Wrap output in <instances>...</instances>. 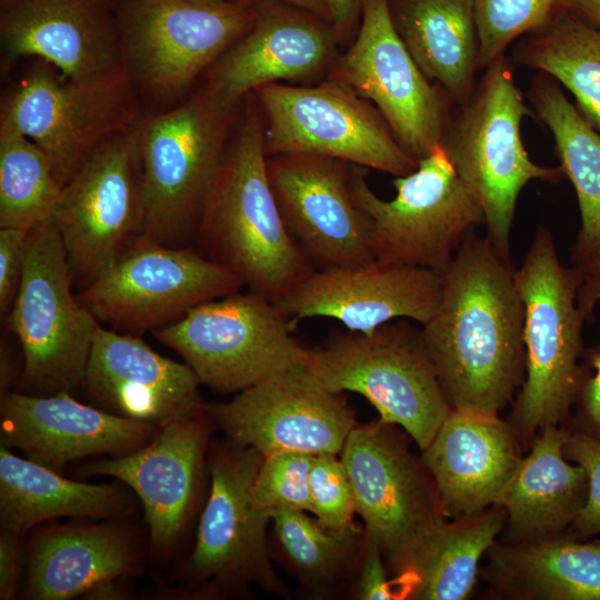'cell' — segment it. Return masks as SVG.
<instances>
[{"label":"cell","instance_id":"obj_19","mask_svg":"<svg viewBox=\"0 0 600 600\" xmlns=\"http://www.w3.org/2000/svg\"><path fill=\"white\" fill-rule=\"evenodd\" d=\"M352 166L311 153L267 157L268 178L283 221L316 269L374 259L368 219L352 198Z\"/></svg>","mask_w":600,"mask_h":600},{"label":"cell","instance_id":"obj_43","mask_svg":"<svg viewBox=\"0 0 600 600\" xmlns=\"http://www.w3.org/2000/svg\"><path fill=\"white\" fill-rule=\"evenodd\" d=\"M599 300L600 286L578 292V302L586 319L591 317L593 307ZM591 364L596 373L583 380L579 396L587 417L600 430V352L592 354Z\"/></svg>","mask_w":600,"mask_h":600},{"label":"cell","instance_id":"obj_24","mask_svg":"<svg viewBox=\"0 0 600 600\" xmlns=\"http://www.w3.org/2000/svg\"><path fill=\"white\" fill-rule=\"evenodd\" d=\"M251 29L216 63L206 89L233 109L246 94L314 74L330 60L338 38L330 22L273 0H257Z\"/></svg>","mask_w":600,"mask_h":600},{"label":"cell","instance_id":"obj_42","mask_svg":"<svg viewBox=\"0 0 600 600\" xmlns=\"http://www.w3.org/2000/svg\"><path fill=\"white\" fill-rule=\"evenodd\" d=\"M29 231L0 228V312L8 316L17 297Z\"/></svg>","mask_w":600,"mask_h":600},{"label":"cell","instance_id":"obj_1","mask_svg":"<svg viewBox=\"0 0 600 600\" xmlns=\"http://www.w3.org/2000/svg\"><path fill=\"white\" fill-rule=\"evenodd\" d=\"M422 338L451 409L498 416L526 368L524 309L509 256L467 234Z\"/></svg>","mask_w":600,"mask_h":600},{"label":"cell","instance_id":"obj_14","mask_svg":"<svg viewBox=\"0 0 600 600\" xmlns=\"http://www.w3.org/2000/svg\"><path fill=\"white\" fill-rule=\"evenodd\" d=\"M132 81L129 72L80 82L36 68L2 103L0 128L37 144L63 188L106 139L140 122Z\"/></svg>","mask_w":600,"mask_h":600},{"label":"cell","instance_id":"obj_49","mask_svg":"<svg viewBox=\"0 0 600 600\" xmlns=\"http://www.w3.org/2000/svg\"><path fill=\"white\" fill-rule=\"evenodd\" d=\"M86 596L93 599H119L121 591L119 590L116 580H110L91 589Z\"/></svg>","mask_w":600,"mask_h":600},{"label":"cell","instance_id":"obj_5","mask_svg":"<svg viewBox=\"0 0 600 600\" xmlns=\"http://www.w3.org/2000/svg\"><path fill=\"white\" fill-rule=\"evenodd\" d=\"M307 366L330 391L364 397L380 420L401 427L421 451L451 411L421 327L409 319L370 333L336 336L327 347L309 350Z\"/></svg>","mask_w":600,"mask_h":600},{"label":"cell","instance_id":"obj_29","mask_svg":"<svg viewBox=\"0 0 600 600\" xmlns=\"http://www.w3.org/2000/svg\"><path fill=\"white\" fill-rule=\"evenodd\" d=\"M396 29L414 61L452 101L472 94L479 69L473 0H388Z\"/></svg>","mask_w":600,"mask_h":600},{"label":"cell","instance_id":"obj_27","mask_svg":"<svg viewBox=\"0 0 600 600\" xmlns=\"http://www.w3.org/2000/svg\"><path fill=\"white\" fill-rule=\"evenodd\" d=\"M569 434L548 426L521 458L494 506L507 516L509 539L532 542L551 538L572 524L588 494V477L563 454Z\"/></svg>","mask_w":600,"mask_h":600},{"label":"cell","instance_id":"obj_34","mask_svg":"<svg viewBox=\"0 0 600 600\" xmlns=\"http://www.w3.org/2000/svg\"><path fill=\"white\" fill-rule=\"evenodd\" d=\"M513 57L569 90L577 110L600 134V28L567 12L529 34Z\"/></svg>","mask_w":600,"mask_h":600},{"label":"cell","instance_id":"obj_21","mask_svg":"<svg viewBox=\"0 0 600 600\" xmlns=\"http://www.w3.org/2000/svg\"><path fill=\"white\" fill-rule=\"evenodd\" d=\"M441 291V272L373 259L316 269L277 303L294 324L322 317L338 320L348 331L370 333L397 319L426 324L438 308Z\"/></svg>","mask_w":600,"mask_h":600},{"label":"cell","instance_id":"obj_28","mask_svg":"<svg viewBox=\"0 0 600 600\" xmlns=\"http://www.w3.org/2000/svg\"><path fill=\"white\" fill-rule=\"evenodd\" d=\"M129 538L110 526L50 528L33 542L26 594L33 600H66L136 569Z\"/></svg>","mask_w":600,"mask_h":600},{"label":"cell","instance_id":"obj_17","mask_svg":"<svg viewBox=\"0 0 600 600\" xmlns=\"http://www.w3.org/2000/svg\"><path fill=\"white\" fill-rule=\"evenodd\" d=\"M208 410L229 444L254 448L263 456L338 454L357 424L342 393L327 389L307 363L273 374Z\"/></svg>","mask_w":600,"mask_h":600},{"label":"cell","instance_id":"obj_3","mask_svg":"<svg viewBox=\"0 0 600 600\" xmlns=\"http://www.w3.org/2000/svg\"><path fill=\"white\" fill-rule=\"evenodd\" d=\"M581 281L580 269L561 262L551 230L540 226L516 270L524 309L526 379L510 420L524 440L557 426L580 393L578 359L586 320L578 302Z\"/></svg>","mask_w":600,"mask_h":600},{"label":"cell","instance_id":"obj_41","mask_svg":"<svg viewBox=\"0 0 600 600\" xmlns=\"http://www.w3.org/2000/svg\"><path fill=\"white\" fill-rule=\"evenodd\" d=\"M382 557L379 541L364 530L361 568L356 588L358 599L391 600L403 598L396 579H388Z\"/></svg>","mask_w":600,"mask_h":600},{"label":"cell","instance_id":"obj_10","mask_svg":"<svg viewBox=\"0 0 600 600\" xmlns=\"http://www.w3.org/2000/svg\"><path fill=\"white\" fill-rule=\"evenodd\" d=\"M243 287L237 273L200 251L140 234L77 298L101 326L139 336Z\"/></svg>","mask_w":600,"mask_h":600},{"label":"cell","instance_id":"obj_39","mask_svg":"<svg viewBox=\"0 0 600 600\" xmlns=\"http://www.w3.org/2000/svg\"><path fill=\"white\" fill-rule=\"evenodd\" d=\"M311 513L323 526L340 529L352 523L356 511L344 466L333 453L312 457L309 478Z\"/></svg>","mask_w":600,"mask_h":600},{"label":"cell","instance_id":"obj_46","mask_svg":"<svg viewBox=\"0 0 600 600\" xmlns=\"http://www.w3.org/2000/svg\"><path fill=\"white\" fill-rule=\"evenodd\" d=\"M581 272L580 290L600 286V249L580 264H576Z\"/></svg>","mask_w":600,"mask_h":600},{"label":"cell","instance_id":"obj_11","mask_svg":"<svg viewBox=\"0 0 600 600\" xmlns=\"http://www.w3.org/2000/svg\"><path fill=\"white\" fill-rule=\"evenodd\" d=\"M267 157L311 153L399 177L418 161L378 110L336 79L316 87L270 83L254 91Z\"/></svg>","mask_w":600,"mask_h":600},{"label":"cell","instance_id":"obj_20","mask_svg":"<svg viewBox=\"0 0 600 600\" xmlns=\"http://www.w3.org/2000/svg\"><path fill=\"white\" fill-rule=\"evenodd\" d=\"M263 454L229 444L210 460L211 490L201 514L190 570L199 580L258 583L280 592L270 564L267 527L271 516L253 499L252 487Z\"/></svg>","mask_w":600,"mask_h":600},{"label":"cell","instance_id":"obj_16","mask_svg":"<svg viewBox=\"0 0 600 600\" xmlns=\"http://www.w3.org/2000/svg\"><path fill=\"white\" fill-rule=\"evenodd\" d=\"M332 79L371 101L417 161L442 143L451 99L414 61L396 29L388 0H364L357 37Z\"/></svg>","mask_w":600,"mask_h":600},{"label":"cell","instance_id":"obj_23","mask_svg":"<svg viewBox=\"0 0 600 600\" xmlns=\"http://www.w3.org/2000/svg\"><path fill=\"white\" fill-rule=\"evenodd\" d=\"M187 363L152 350L139 336L99 326L81 386L106 411L162 428L204 409Z\"/></svg>","mask_w":600,"mask_h":600},{"label":"cell","instance_id":"obj_18","mask_svg":"<svg viewBox=\"0 0 600 600\" xmlns=\"http://www.w3.org/2000/svg\"><path fill=\"white\" fill-rule=\"evenodd\" d=\"M116 0H0L1 69L37 57L73 81L128 73Z\"/></svg>","mask_w":600,"mask_h":600},{"label":"cell","instance_id":"obj_25","mask_svg":"<svg viewBox=\"0 0 600 600\" xmlns=\"http://www.w3.org/2000/svg\"><path fill=\"white\" fill-rule=\"evenodd\" d=\"M208 406L162 427L141 448L86 466L82 474L120 480L140 499L154 549L171 547L196 497L208 439Z\"/></svg>","mask_w":600,"mask_h":600},{"label":"cell","instance_id":"obj_48","mask_svg":"<svg viewBox=\"0 0 600 600\" xmlns=\"http://www.w3.org/2000/svg\"><path fill=\"white\" fill-rule=\"evenodd\" d=\"M293 6L307 12H310L323 20L330 22L329 10L324 0H273Z\"/></svg>","mask_w":600,"mask_h":600},{"label":"cell","instance_id":"obj_40","mask_svg":"<svg viewBox=\"0 0 600 600\" xmlns=\"http://www.w3.org/2000/svg\"><path fill=\"white\" fill-rule=\"evenodd\" d=\"M567 459L580 464L588 477L587 500L572 522L581 537L600 533V440L588 434L576 433L568 437L563 446Z\"/></svg>","mask_w":600,"mask_h":600},{"label":"cell","instance_id":"obj_30","mask_svg":"<svg viewBox=\"0 0 600 600\" xmlns=\"http://www.w3.org/2000/svg\"><path fill=\"white\" fill-rule=\"evenodd\" d=\"M130 508L116 483L91 484L66 479L53 469L13 454L0 446L1 529L22 536L54 518H106Z\"/></svg>","mask_w":600,"mask_h":600},{"label":"cell","instance_id":"obj_9","mask_svg":"<svg viewBox=\"0 0 600 600\" xmlns=\"http://www.w3.org/2000/svg\"><path fill=\"white\" fill-rule=\"evenodd\" d=\"M294 326L277 302L248 289L198 304L152 334L201 384L231 393L307 363L309 350L292 337Z\"/></svg>","mask_w":600,"mask_h":600},{"label":"cell","instance_id":"obj_2","mask_svg":"<svg viewBox=\"0 0 600 600\" xmlns=\"http://www.w3.org/2000/svg\"><path fill=\"white\" fill-rule=\"evenodd\" d=\"M196 237L203 256L273 302L316 270L287 228L271 189L258 103L249 104L227 146L207 191Z\"/></svg>","mask_w":600,"mask_h":600},{"label":"cell","instance_id":"obj_37","mask_svg":"<svg viewBox=\"0 0 600 600\" xmlns=\"http://www.w3.org/2000/svg\"><path fill=\"white\" fill-rule=\"evenodd\" d=\"M571 0H473L479 69L504 56L524 34L539 32L569 12Z\"/></svg>","mask_w":600,"mask_h":600},{"label":"cell","instance_id":"obj_47","mask_svg":"<svg viewBox=\"0 0 600 600\" xmlns=\"http://www.w3.org/2000/svg\"><path fill=\"white\" fill-rule=\"evenodd\" d=\"M569 12L600 28V0H571Z\"/></svg>","mask_w":600,"mask_h":600},{"label":"cell","instance_id":"obj_35","mask_svg":"<svg viewBox=\"0 0 600 600\" xmlns=\"http://www.w3.org/2000/svg\"><path fill=\"white\" fill-rule=\"evenodd\" d=\"M62 187L29 138L0 128V228L32 230L53 219Z\"/></svg>","mask_w":600,"mask_h":600},{"label":"cell","instance_id":"obj_6","mask_svg":"<svg viewBox=\"0 0 600 600\" xmlns=\"http://www.w3.org/2000/svg\"><path fill=\"white\" fill-rule=\"evenodd\" d=\"M232 110L204 88L174 109L140 121L142 236L182 246L196 234L228 146Z\"/></svg>","mask_w":600,"mask_h":600},{"label":"cell","instance_id":"obj_12","mask_svg":"<svg viewBox=\"0 0 600 600\" xmlns=\"http://www.w3.org/2000/svg\"><path fill=\"white\" fill-rule=\"evenodd\" d=\"M254 0H127L119 22L128 72L153 93L176 96L253 26Z\"/></svg>","mask_w":600,"mask_h":600},{"label":"cell","instance_id":"obj_7","mask_svg":"<svg viewBox=\"0 0 600 600\" xmlns=\"http://www.w3.org/2000/svg\"><path fill=\"white\" fill-rule=\"evenodd\" d=\"M367 170L352 166L351 192L369 222L374 259L442 272L463 239L484 222L482 207L459 177L442 143L392 181L396 196L378 197Z\"/></svg>","mask_w":600,"mask_h":600},{"label":"cell","instance_id":"obj_36","mask_svg":"<svg viewBox=\"0 0 600 600\" xmlns=\"http://www.w3.org/2000/svg\"><path fill=\"white\" fill-rule=\"evenodd\" d=\"M271 522L283 558L312 589L332 584L350 564L360 542L361 531L353 523L328 528L300 510H277Z\"/></svg>","mask_w":600,"mask_h":600},{"label":"cell","instance_id":"obj_8","mask_svg":"<svg viewBox=\"0 0 600 600\" xmlns=\"http://www.w3.org/2000/svg\"><path fill=\"white\" fill-rule=\"evenodd\" d=\"M73 289L53 222L30 230L20 287L7 316L23 356L21 392L49 396L81 384L100 323Z\"/></svg>","mask_w":600,"mask_h":600},{"label":"cell","instance_id":"obj_44","mask_svg":"<svg viewBox=\"0 0 600 600\" xmlns=\"http://www.w3.org/2000/svg\"><path fill=\"white\" fill-rule=\"evenodd\" d=\"M21 536L1 529L0 533V599L16 598L19 581Z\"/></svg>","mask_w":600,"mask_h":600},{"label":"cell","instance_id":"obj_15","mask_svg":"<svg viewBox=\"0 0 600 600\" xmlns=\"http://www.w3.org/2000/svg\"><path fill=\"white\" fill-rule=\"evenodd\" d=\"M392 427L382 420L356 424L340 453L364 530L398 576L446 516L422 459Z\"/></svg>","mask_w":600,"mask_h":600},{"label":"cell","instance_id":"obj_33","mask_svg":"<svg viewBox=\"0 0 600 600\" xmlns=\"http://www.w3.org/2000/svg\"><path fill=\"white\" fill-rule=\"evenodd\" d=\"M528 97L552 133L560 168L578 198L581 229L572 259L580 264L600 249V134L551 77H534Z\"/></svg>","mask_w":600,"mask_h":600},{"label":"cell","instance_id":"obj_13","mask_svg":"<svg viewBox=\"0 0 600 600\" xmlns=\"http://www.w3.org/2000/svg\"><path fill=\"white\" fill-rule=\"evenodd\" d=\"M139 124L106 139L61 190L52 222L78 291L142 233Z\"/></svg>","mask_w":600,"mask_h":600},{"label":"cell","instance_id":"obj_31","mask_svg":"<svg viewBox=\"0 0 600 600\" xmlns=\"http://www.w3.org/2000/svg\"><path fill=\"white\" fill-rule=\"evenodd\" d=\"M484 578L503 596L530 600H600V544L561 539L489 549Z\"/></svg>","mask_w":600,"mask_h":600},{"label":"cell","instance_id":"obj_22","mask_svg":"<svg viewBox=\"0 0 600 600\" xmlns=\"http://www.w3.org/2000/svg\"><path fill=\"white\" fill-rule=\"evenodd\" d=\"M1 444L53 470L92 454H124L161 428L80 403L70 392H6L0 406Z\"/></svg>","mask_w":600,"mask_h":600},{"label":"cell","instance_id":"obj_4","mask_svg":"<svg viewBox=\"0 0 600 600\" xmlns=\"http://www.w3.org/2000/svg\"><path fill=\"white\" fill-rule=\"evenodd\" d=\"M530 111L502 56L484 69L442 141L459 177L482 207L487 237L506 256L521 190L532 180L556 183L564 176L560 167L530 159L520 132Z\"/></svg>","mask_w":600,"mask_h":600},{"label":"cell","instance_id":"obj_45","mask_svg":"<svg viewBox=\"0 0 600 600\" xmlns=\"http://www.w3.org/2000/svg\"><path fill=\"white\" fill-rule=\"evenodd\" d=\"M329 10L330 24L338 41L344 39L361 18L364 0H324Z\"/></svg>","mask_w":600,"mask_h":600},{"label":"cell","instance_id":"obj_26","mask_svg":"<svg viewBox=\"0 0 600 600\" xmlns=\"http://www.w3.org/2000/svg\"><path fill=\"white\" fill-rule=\"evenodd\" d=\"M421 459L443 514L457 519L494 506L521 456L514 431L498 416L451 409Z\"/></svg>","mask_w":600,"mask_h":600},{"label":"cell","instance_id":"obj_32","mask_svg":"<svg viewBox=\"0 0 600 600\" xmlns=\"http://www.w3.org/2000/svg\"><path fill=\"white\" fill-rule=\"evenodd\" d=\"M507 516L499 506L439 522L424 537L396 581L403 598L462 600L476 583L482 554L491 548Z\"/></svg>","mask_w":600,"mask_h":600},{"label":"cell","instance_id":"obj_38","mask_svg":"<svg viewBox=\"0 0 600 600\" xmlns=\"http://www.w3.org/2000/svg\"><path fill=\"white\" fill-rule=\"evenodd\" d=\"M312 457L298 452L263 456L252 487L256 504L271 517L281 509L311 512Z\"/></svg>","mask_w":600,"mask_h":600}]
</instances>
